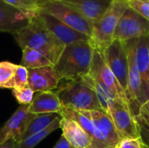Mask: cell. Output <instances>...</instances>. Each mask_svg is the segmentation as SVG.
<instances>
[{
  "mask_svg": "<svg viewBox=\"0 0 149 148\" xmlns=\"http://www.w3.org/2000/svg\"><path fill=\"white\" fill-rule=\"evenodd\" d=\"M13 37L21 49L28 47L39 51L53 65L58 62L65 46L37 17L31 19L25 27L13 34Z\"/></svg>",
  "mask_w": 149,
  "mask_h": 148,
  "instance_id": "6da1fadb",
  "label": "cell"
},
{
  "mask_svg": "<svg viewBox=\"0 0 149 148\" xmlns=\"http://www.w3.org/2000/svg\"><path fill=\"white\" fill-rule=\"evenodd\" d=\"M94 49L90 42H78L65 46L54 68L64 80H77L90 72Z\"/></svg>",
  "mask_w": 149,
  "mask_h": 148,
  "instance_id": "7a4b0ae2",
  "label": "cell"
},
{
  "mask_svg": "<svg viewBox=\"0 0 149 148\" xmlns=\"http://www.w3.org/2000/svg\"><path fill=\"white\" fill-rule=\"evenodd\" d=\"M57 88L63 108L78 111H103L97 93L86 76L77 80H64ZM104 112V111H103Z\"/></svg>",
  "mask_w": 149,
  "mask_h": 148,
  "instance_id": "3957f363",
  "label": "cell"
},
{
  "mask_svg": "<svg viewBox=\"0 0 149 148\" xmlns=\"http://www.w3.org/2000/svg\"><path fill=\"white\" fill-rule=\"evenodd\" d=\"M128 7L127 0H113L102 17L93 24L89 42L94 50L103 51L113 41L120 19Z\"/></svg>",
  "mask_w": 149,
  "mask_h": 148,
  "instance_id": "277c9868",
  "label": "cell"
},
{
  "mask_svg": "<svg viewBox=\"0 0 149 148\" xmlns=\"http://www.w3.org/2000/svg\"><path fill=\"white\" fill-rule=\"evenodd\" d=\"M39 9L55 17L73 30L91 38L93 24L63 2L59 0H39Z\"/></svg>",
  "mask_w": 149,
  "mask_h": 148,
  "instance_id": "5b68a950",
  "label": "cell"
},
{
  "mask_svg": "<svg viewBox=\"0 0 149 148\" xmlns=\"http://www.w3.org/2000/svg\"><path fill=\"white\" fill-rule=\"evenodd\" d=\"M146 36H149V21L128 7L120 19L113 39L127 42Z\"/></svg>",
  "mask_w": 149,
  "mask_h": 148,
  "instance_id": "8992f818",
  "label": "cell"
},
{
  "mask_svg": "<svg viewBox=\"0 0 149 148\" xmlns=\"http://www.w3.org/2000/svg\"><path fill=\"white\" fill-rule=\"evenodd\" d=\"M103 54L107 65L114 74L125 94H127L128 61L125 43L113 39V41L103 51Z\"/></svg>",
  "mask_w": 149,
  "mask_h": 148,
  "instance_id": "52a82bcc",
  "label": "cell"
},
{
  "mask_svg": "<svg viewBox=\"0 0 149 148\" xmlns=\"http://www.w3.org/2000/svg\"><path fill=\"white\" fill-rule=\"evenodd\" d=\"M89 75L99 84L106 87L114 98L127 101L123 89L105 60L103 51L94 50Z\"/></svg>",
  "mask_w": 149,
  "mask_h": 148,
  "instance_id": "ba28073f",
  "label": "cell"
},
{
  "mask_svg": "<svg viewBox=\"0 0 149 148\" xmlns=\"http://www.w3.org/2000/svg\"><path fill=\"white\" fill-rule=\"evenodd\" d=\"M36 115L30 113V105H20L0 128V144L9 140L21 141Z\"/></svg>",
  "mask_w": 149,
  "mask_h": 148,
  "instance_id": "9c48e42d",
  "label": "cell"
},
{
  "mask_svg": "<svg viewBox=\"0 0 149 148\" xmlns=\"http://www.w3.org/2000/svg\"><path fill=\"white\" fill-rule=\"evenodd\" d=\"M108 115L121 139L140 138L136 122L127 101L114 99L109 106Z\"/></svg>",
  "mask_w": 149,
  "mask_h": 148,
  "instance_id": "30bf717a",
  "label": "cell"
},
{
  "mask_svg": "<svg viewBox=\"0 0 149 148\" xmlns=\"http://www.w3.org/2000/svg\"><path fill=\"white\" fill-rule=\"evenodd\" d=\"M36 17L51 33H52L65 45L78 42L90 41V38L88 36L73 30L72 28L59 21L55 17L45 11L40 10Z\"/></svg>",
  "mask_w": 149,
  "mask_h": 148,
  "instance_id": "8fae6325",
  "label": "cell"
},
{
  "mask_svg": "<svg viewBox=\"0 0 149 148\" xmlns=\"http://www.w3.org/2000/svg\"><path fill=\"white\" fill-rule=\"evenodd\" d=\"M62 78L54 65L28 69V85L35 92H49L57 89Z\"/></svg>",
  "mask_w": 149,
  "mask_h": 148,
  "instance_id": "7c38bea8",
  "label": "cell"
},
{
  "mask_svg": "<svg viewBox=\"0 0 149 148\" xmlns=\"http://www.w3.org/2000/svg\"><path fill=\"white\" fill-rule=\"evenodd\" d=\"M74 9L93 24L106 13L113 0H59Z\"/></svg>",
  "mask_w": 149,
  "mask_h": 148,
  "instance_id": "4fadbf2b",
  "label": "cell"
},
{
  "mask_svg": "<svg viewBox=\"0 0 149 148\" xmlns=\"http://www.w3.org/2000/svg\"><path fill=\"white\" fill-rule=\"evenodd\" d=\"M91 119L105 143L109 148H116L121 138L118 133L111 117L103 111H89Z\"/></svg>",
  "mask_w": 149,
  "mask_h": 148,
  "instance_id": "5bb4252c",
  "label": "cell"
},
{
  "mask_svg": "<svg viewBox=\"0 0 149 148\" xmlns=\"http://www.w3.org/2000/svg\"><path fill=\"white\" fill-rule=\"evenodd\" d=\"M135 61L141 76L145 103L149 99V37L138 38L135 50Z\"/></svg>",
  "mask_w": 149,
  "mask_h": 148,
  "instance_id": "9a60e30c",
  "label": "cell"
},
{
  "mask_svg": "<svg viewBox=\"0 0 149 148\" xmlns=\"http://www.w3.org/2000/svg\"><path fill=\"white\" fill-rule=\"evenodd\" d=\"M30 21L23 13L0 0V31L13 35L25 27Z\"/></svg>",
  "mask_w": 149,
  "mask_h": 148,
  "instance_id": "2e32d148",
  "label": "cell"
},
{
  "mask_svg": "<svg viewBox=\"0 0 149 148\" xmlns=\"http://www.w3.org/2000/svg\"><path fill=\"white\" fill-rule=\"evenodd\" d=\"M63 106L59 100L57 92H37L30 105V113L33 114H60Z\"/></svg>",
  "mask_w": 149,
  "mask_h": 148,
  "instance_id": "e0dca14e",
  "label": "cell"
},
{
  "mask_svg": "<svg viewBox=\"0 0 149 148\" xmlns=\"http://www.w3.org/2000/svg\"><path fill=\"white\" fill-rule=\"evenodd\" d=\"M60 129L62 136L74 148H90L91 139L86 131L73 120L61 117Z\"/></svg>",
  "mask_w": 149,
  "mask_h": 148,
  "instance_id": "ac0fdd59",
  "label": "cell"
},
{
  "mask_svg": "<svg viewBox=\"0 0 149 148\" xmlns=\"http://www.w3.org/2000/svg\"><path fill=\"white\" fill-rule=\"evenodd\" d=\"M60 120H61V116L58 115L54 120V121L51 125H49L45 129L16 143V148H34L43 140H45L47 136H49L52 133L60 128Z\"/></svg>",
  "mask_w": 149,
  "mask_h": 148,
  "instance_id": "d6986e66",
  "label": "cell"
},
{
  "mask_svg": "<svg viewBox=\"0 0 149 148\" xmlns=\"http://www.w3.org/2000/svg\"><path fill=\"white\" fill-rule=\"evenodd\" d=\"M22 51L23 56L20 65L26 67L27 69H35L53 65L45 56L36 50L26 47L22 49Z\"/></svg>",
  "mask_w": 149,
  "mask_h": 148,
  "instance_id": "ffe728a7",
  "label": "cell"
},
{
  "mask_svg": "<svg viewBox=\"0 0 149 148\" xmlns=\"http://www.w3.org/2000/svg\"><path fill=\"white\" fill-rule=\"evenodd\" d=\"M4 3L12 6L30 20L35 18L39 11V0H3Z\"/></svg>",
  "mask_w": 149,
  "mask_h": 148,
  "instance_id": "44dd1931",
  "label": "cell"
},
{
  "mask_svg": "<svg viewBox=\"0 0 149 148\" xmlns=\"http://www.w3.org/2000/svg\"><path fill=\"white\" fill-rule=\"evenodd\" d=\"M58 116V114L50 113V114H37L35 119L32 120L31 125L29 126L27 131L25 132L22 140L26 139L42 130L45 129L49 125H51L54 120Z\"/></svg>",
  "mask_w": 149,
  "mask_h": 148,
  "instance_id": "7402d4cb",
  "label": "cell"
},
{
  "mask_svg": "<svg viewBox=\"0 0 149 148\" xmlns=\"http://www.w3.org/2000/svg\"><path fill=\"white\" fill-rule=\"evenodd\" d=\"M134 120L142 145L149 148V116L143 106H141L139 114L134 116Z\"/></svg>",
  "mask_w": 149,
  "mask_h": 148,
  "instance_id": "603a6c76",
  "label": "cell"
},
{
  "mask_svg": "<svg viewBox=\"0 0 149 148\" xmlns=\"http://www.w3.org/2000/svg\"><path fill=\"white\" fill-rule=\"evenodd\" d=\"M28 85V69L21 65H18L16 72L11 80L6 85L5 88L14 89Z\"/></svg>",
  "mask_w": 149,
  "mask_h": 148,
  "instance_id": "cb8c5ba5",
  "label": "cell"
},
{
  "mask_svg": "<svg viewBox=\"0 0 149 148\" xmlns=\"http://www.w3.org/2000/svg\"><path fill=\"white\" fill-rule=\"evenodd\" d=\"M17 66L18 65L9 61L0 62V88H5L13 78Z\"/></svg>",
  "mask_w": 149,
  "mask_h": 148,
  "instance_id": "d4e9b609",
  "label": "cell"
},
{
  "mask_svg": "<svg viewBox=\"0 0 149 148\" xmlns=\"http://www.w3.org/2000/svg\"><path fill=\"white\" fill-rule=\"evenodd\" d=\"M12 94L20 105L24 106L31 104L35 92L29 85H26L24 87L12 89Z\"/></svg>",
  "mask_w": 149,
  "mask_h": 148,
  "instance_id": "484cf974",
  "label": "cell"
},
{
  "mask_svg": "<svg viewBox=\"0 0 149 148\" xmlns=\"http://www.w3.org/2000/svg\"><path fill=\"white\" fill-rule=\"evenodd\" d=\"M129 8L149 21V0H127Z\"/></svg>",
  "mask_w": 149,
  "mask_h": 148,
  "instance_id": "4316f807",
  "label": "cell"
},
{
  "mask_svg": "<svg viewBox=\"0 0 149 148\" xmlns=\"http://www.w3.org/2000/svg\"><path fill=\"white\" fill-rule=\"evenodd\" d=\"M117 148H142V143L140 138H123Z\"/></svg>",
  "mask_w": 149,
  "mask_h": 148,
  "instance_id": "83f0119b",
  "label": "cell"
},
{
  "mask_svg": "<svg viewBox=\"0 0 149 148\" xmlns=\"http://www.w3.org/2000/svg\"><path fill=\"white\" fill-rule=\"evenodd\" d=\"M53 148H74L71 146V144L64 138V136L61 135L59 138L58 141L56 143V145L53 147Z\"/></svg>",
  "mask_w": 149,
  "mask_h": 148,
  "instance_id": "f1b7e54d",
  "label": "cell"
},
{
  "mask_svg": "<svg viewBox=\"0 0 149 148\" xmlns=\"http://www.w3.org/2000/svg\"><path fill=\"white\" fill-rule=\"evenodd\" d=\"M16 141L14 140H9L0 144V148H16Z\"/></svg>",
  "mask_w": 149,
  "mask_h": 148,
  "instance_id": "f546056e",
  "label": "cell"
},
{
  "mask_svg": "<svg viewBox=\"0 0 149 148\" xmlns=\"http://www.w3.org/2000/svg\"><path fill=\"white\" fill-rule=\"evenodd\" d=\"M143 107L145 108V110L147 111V113H148V116H149V99H148V100L143 105Z\"/></svg>",
  "mask_w": 149,
  "mask_h": 148,
  "instance_id": "4dcf8cb0",
  "label": "cell"
},
{
  "mask_svg": "<svg viewBox=\"0 0 149 148\" xmlns=\"http://www.w3.org/2000/svg\"><path fill=\"white\" fill-rule=\"evenodd\" d=\"M142 148H148V147H145V146H143V145H142Z\"/></svg>",
  "mask_w": 149,
  "mask_h": 148,
  "instance_id": "1f68e13d",
  "label": "cell"
},
{
  "mask_svg": "<svg viewBox=\"0 0 149 148\" xmlns=\"http://www.w3.org/2000/svg\"><path fill=\"white\" fill-rule=\"evenodd\" d=\"M116 148H117V147H116Z\"/></svg>",
  "mask_w": 149,
  "mask_h": 148,
  "instance_id": "d6a6232c",
  "label": "cell"
},
{
  "mask_svg": "<svg viewBox=\"0 0 149 148\" xmlns=\"http://www.w3.org/2000/svg\"><path fill=\"white\" fill-rule=\"evenodd\" d=\"M148 37H149V36H148Z\"/></svg>",
  "mask_w": 149,
  "mask_h": 148,
  "instance_id": "836d02e7",
  "label": "cell"
}]
</instances>
